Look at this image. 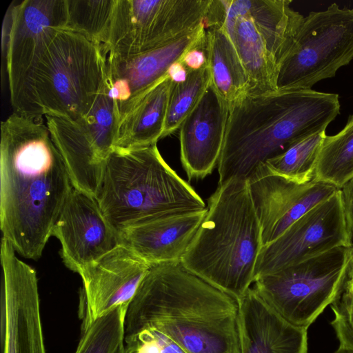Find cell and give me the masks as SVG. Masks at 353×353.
<instances>
[{
  "instance_id": "cell-29",
  "label": "cell",
  "mask_w": 353,
  "mask_h": 353,
  "mask_svg": "<svg viewBox=\"0 0 353 353\" xmlns=\"http://www.w3.org/2000/svg\"><path fill=\"white\" fill-rule=\"evenodd\" d=\"M143 339L154 340L159 345L161 353H186L173 340L154 330H144L130 337L124 339V344H128L134 341Z\"/></svg>"
},
{
  "instance_id": "cell-33",
  "label": "cell",
  "mask_w": 353,
  "mask_h": 353,
  "mask_svg": "<svg viewBox=\"0 0 353 353\" xmlns=\"http://www.w3.org/2000/svg\"><path fill=\"white\" fill-rule=\"evenodd\" d=\"M345 288L353 293V267L352 265Z\"/></svg>"
},
{
  "instance_id": "cell-16",
  "label": "cell",
  "mask_w": 353,
  "mask_h": 353,
  "mask_svg": "<svg viewBox=\"0 0 353 353\" xmlns=\"http://www.w3.org/2000/svg\"><path fill=\"white\" fill-rule=\"evenodd\" d=\"M205 34L206 26L201 25L177 39L136 55L120 57L107 54L106 81L119 116L127 105L165 77L174 63L202 45Z\"/></svg>"
},
{
  "instance_id": "cell-12",
  "label": "cell",
  "mask_w": 353,
  "mask_h": 353,
  "mask_svg": "<svg viewBox=\"0 0 353 353\" xmlns=\"http://www.w3.org/2000/svg\"><path fill=\"white\" fill-rule=\"evenodd\" d=\"M341 190L292 223L279 237L263 246L254 280L337 247H351Z\"/></svg>"
},
{
  "instance_id": "cell-3",
  "label": "cell",
  "mask_w": 353,
  "mask_h": 353,
  "mask_svg": "<svg viewBox=\"0 0 353 353\" xmlns=\"http://www.w3.org/2000/svg\"><path fill=\"white\" fill-rule=\"evenodd\" d=\"M340 112L339 96L309 90H247L229 106L219 184L248 179L259 165L313 134Z\"/></svg>"
},
{
  "instance_id": "cell-19",
  "label": "cell",
  "mask_w": 353,
  "mask_h": 353,
  "mask_svg": "<svg viewBox=\"0 0 353 353\" xmlns=\"http://www.w3.org/2000/svg\"><path fill=\"white\" fill-rule=\"evenodd\" d=\"M206 212L207 208L201 212L132 226L119 233L120 243L150 265L181 261Z\"/></svg>"
},
{
  "instance_id": "cell-10",
  "label": "cell",
  "mask_w": 353,
  "mask_h": 353,
  "mask_svg": "<svg viewBox=\"0 0 353 353\" xmlns=\"http://www.w3.org/2000/svg\"><path fill=\"white\" fill-rule=\"evenodd\" d=\"M201 0H116L106 52L127 57L157 48L203 24Z\"/></svg>"
},
{
  "instance_id": "cell-2",
  "label": "cell",
  "mask_w": 353,
  "mask_h": 353,
  "mask_svg": "<svg viewBox=\"0 0 353 353\" xmlns=\"http://www.w3.org/2000/svg\"><path fill=\"white\" fill-rule=\"evenodd\" d=\"M238 302L181 261L150 265L124 321V339L158 331L186 353H240Z\"/></svg>"
},
{
  "instance_id": "cell-20",
  "label": "cell",
  "mask_w": 353,
  "mask_h": 353,
  "mask_svg": "<svg viewBox=\"0 0 353 353\" xmlns=\"http://www.w3.org/2000/svg\"><path fill=\"white\" fill-rule=\"evenodd\" d=\"M174 83L168 74L120 112L114 148L132 149L157 144L163 136Z\"/></svg>"
},
{
  "instance_id": "cell-6",
  "label": "cell",
  "mask_w": 353,
  "mask_h": 353,
  "mask_svg": "<svg viewBox=\"0 0 353 353\" xmlns=\"http://www.w3.org/2000/svg\"><path fill=\"white\" fill-rule=\"evenodd\" d=\"M107 54L79 33L57 30L29 76L21 114L83 119L103 83Z\"/></svg>"
},
{
  "instance_id": "cell-25",
  "label": "cell",
  "mask_w": 353,
  "mask_h": 353,
  "mask_svg": "<svg viewBox=\"0 0 353 353\" xmlns=\"http://www.w3.org/2000/svg\"><path fill=\"white\" fill-rule=\"evenodd\" d=\"M325 131L307 137L265 163L276 174L299 183L312 181Z\"/></svg>"
},
{
  "instance_id": "cell-11",
  "label": "cell",
  "mask_w": 353,
  "mask_h": 353,
  "mask_svg": "<svg viewBox=\"0 0 353 353\" xmlns=\"http://www.w3.org/2000/svg\"><path fill=\"white\" fill-rule=\"evenodd\" d=\"M14 1L5 14L1 51L5 57L13 112L23 110L28 79L57 30L67 23L65 0Z\"/></svg>"
},
{
  "instance_id": "cell-35",
  "label": "cell",
  "mask_w": 353,
  "mask_h": 353,
  "mask_svg": "<svg viewBox=\"0 0 353 353\" xmlns=\"http://www.w3.org/2000/svg\"><path fill=\"white\" fill-rule=\"evenodd\" d=\"M334 353H353V352L339 347Z\"/></svg>"
},
{
  "instance_id": "cell-7",
  "label": "cell",
  "mask_w": 353,
  "mask_h": 353,
  "mask_svg": "<svg viewBox=\"0 0 353 353\" xmlns=\"http://www.w3.org/2000/svg\"><path fill=\"white\" fill-rule=\"evenodd\" d=\"M223 27L249 77L248 90H276L280 67L304 17L289 0H223Z\"/></svg>"
},
{
  "instance_id": "cell-34",
  "label": "cell",
  "mask_w": 353,
  "mask_h": 353,
  "mask_svg": "<svg viewBox=\"0 0 353 353\" xmlns=\"http://www.w3.org/2000/svg\"><path fill=\"white\" fill-rule=\"evenodd\" d=\"M115 353H128L126 348L125 347L124 343L120 346Z\"/></svg>"
},
{
  "instance_id": "cell-17",
  "label": "cell",
  "mask_w": 353,
  "mask_h": 353,
  "mask_svg": "<svg viewBox=\"0 0 353 353\" xmlns=\"http://www.w3.org/2000/svg\"><path fill=\"white\" fill-rule=\"evenodd\" d=\"M229 103L212 84L179 128L180 157L189 179L210 174L222 152Z\"/></svg>"
},
{
  "instance_id": "cell-31",
  "label": "cell",
  "mask_w": 353,
  "mask_h": 353,
  "mask_svg": "<svg viewBox=\"0 0 353 353\" xmlns=\"http://www.w3.org/2000/svg\"><path fill=\"white\" fill-rule=\"evenodd\" d=\"M346 221L353 241V177L341 189Z\"/></svg>"
},
{
  "instance_id": "cell-9",
  "label": "cell",
  "mask_w": 353,
  "mask_h": 353,
  "mask_svg": "<svg viewBox=\"0 0 353 353\" xmlns=\"http://www.w3.org/2000/svg\"><path fill=\"white\" fill-rule=\"evenodd\" d=\"M353 59V8L331 4L304 17L295 41L283 61L277 90H309L334 77Z\"/></svg>"
},
{
  "instance_id": "cell-22",
  "label": "cell",
  "mask_w": 353,
  "mask_h": 353,
  "mask_svg": "<svg viewBox=\"0 0 353 353\" xmlns=\"http://www.w3.org/2000/svg\"><path fill=\"white\" fill-rule=\"evenodd\" d=\"M353 177V115L342 130L326 135L319 154L312 181L341 189Z\"/></svg>"
},
{
  "instance_id": "cell-13",
  "label": "cell",
  "mask_w": 353,
  "mask_h": 353,
  "mask_svg": "<svg viewBox=\"0 0 353 353\" xmlns=\"http://www.w3.org/2000/svg\"><path fill=\"white\" fill-rule=\"evenodd\" d=\"M16 254L1 242V353H46L37 272Z\"/></svg>"
},
{
  "instance_id": "cell-8",
  "label": "cell",
  "mask_w": 353,
  "mask_h": 353,
  "mask_svg": "<svg viewBox=\"0 0 353 353\" xmlns=\"http://www.w3.org/2000/svg\"><path fill=\"white\" fill-rule=\"evenodd\" d=\"M351 247H337L255 279L253 288L290 323L305 328L343 292L352 267Z\"/></svg>"
},
{
  "instance_id": "cell-32",
  "label": "cell",
  "mask_w": 353,
  "mask_h": 353,
  "mask_svg": "<svg viewBox=\"0 0 353 353\" xmlns=\"http://www.w3.org/2000/svg\"><path fill=\"white\" fill-rule=\"evenodd\" d=\"M188 72V70L182 64L181 61H179L170 68L168 74L174 82H180L186 79Z\"/></svg>"
},
{
  "instance_id": "cell-26",
  "label": "cell",
  "mask_w": 353,
  "mask_h": 353,
  "mask_svg": "<svg viewBox=\"0 0 353 353\" xmlns=\"http://www.w3.org/2000/svg\"><path fill=\"white\" fill-rule=\"evenodd\" d=\"M210 84L211 76L208 63L200 69L188 70L184 81L174 83L162 138L180 128Z\"/></svg>"
},
{
  "instance_id": "cell-21",
  "label": "cell",
  "mask_w": 353,
  "mask_h": 353,
  "mask_svg": "<svg viewBox=\"0 0 353 353\" xmlns=\"http://www.w3.org/2000/svg\"><path fill=\"white\" fill-rule=\"evenodd\" d=\"M205 50L211 84L230 105L248 90L250 81L240 57L223 25L206 29Z\"/></svg>"
},
{
  "instance_id": "cell-36",
  "label": "cell",
  "mask_w": 353,
  "mask_h": 353,
  "mask_svg": "<svg viewBox=\"0 0 353 353\" xmlns=\"http://www.w3.org/2000/svg\"><path fill=\"white\" fill-rule=\"evenodd\" d=\"M351 254H352V267H353V245L352 246V248H351Z\"/></svg>"
},
{
  "instance_id": "cell-15",
  "label": "cell",
  "mask_w": 353,
  "mask_h": 353,
  "mask_svg": "<svg viewBox=\"0 0 353 353\" xmlns=\"http://www.w3.org/2000/svg\"><path fill=\"white\" fill-rule=\"evenodd\" d=\"M150 265L119 244L79 272L82 326L121 306L128 307Z\"/></svg>"
},
{
  "instance_id": "cell-14",
  "label": "cell",
  "mask_w": 353,
  "mask_h": 353,
  "mask_svg": "<svg viewBox=\"0 0 353 353\" xmlns=\"http://www.w3.org/2000/svg\"><path fill=\"white\" fill-rule=\"evenodd\" d=\"M52 236L61 243L65 265L78 274L121 244L119 234L103 216L96 198L73 186Z\"/></svg>"
},
{
  "instance_id": "cell-23",
  "label": "cell",
  "mask_w": 353,
  "mask_h": 353,
  "mask_svg": "<svg viewBox=\"0 0 353 353\" xmlns=\"http://www.w3.org/2000/svg\"><path fill=\"white\" fill-rule=\"evenodd\" d=\"M118 121L117 104L109 94L105 75L103 83L92 109L83 119L76 122L97 159L104 165L114 149Z\"/></svg>"
},
{
  "instance_id": "cell-28",
  "label": "cell",
  "mask_w": 353,
  "mask_h": 353,
  "mask_svg": "<svg viewBox=\"0 0 353 353\" xmlns=\"http://www.w3.org/2000/svg\"><path fill=\"white\" fill-rule=\"evenodd\" d=\"M331 307L334 314L331 325L339 347L353 352V293L345 288Z\"/></svg>"
},
{
  "instance_id": "cell-5",
  "label": "cell",
  "mask_w": 353,
  "mask_h": 353,
  "mask_svg": "<svg viewBox=\"0 0 353 353\" xmlns=\"http://www.w3.org/2000/svg\"><path fill=\"white\" fill-rule=\"evenodd\" d=\"M118 232L150 221L197 212L207 207L194 189L165 161L157 144L114 148L96 196Z\"/></svg>"
},
{
  "instance_id": "cell-1",
  "label": "cell",
  "mask_w": 353,
  "mask_h": 353,
  "mask_svg": "<svg viewBox=\"0 0 353 353\" xmlns=\"http://www.w3.org/2000/svg\"><path fill=\"white\" fill-rule=\"evenodd\" d=\"M72 186L43 117L12 112L1 121L0 228L17 254L41 256Z\"/></svg>"
},
{
  "instance_id": "cell-27",
  "label": "cell",
  "mask_w": 353,
  "mask_h": 353,
  "mask_svg": "<svg viewBox=\"0 0 353 353\" xmlns=\"http://www.w3.org/2000/svg\"><path fill=\"white\" fill-rule=\"evenodd\" d=\"M126 310L127 307H117L82 326L75 353H115L124 343Z\"/></svg>"
},
{
  "instance_id": "cell-30",
  "label": "cell",
  "mask_w": 353,
  "mask_h": 353,
  "mask_svg": "<svg viewBox=\"0 0 353 353\" xmlns=\"http://www.w3.org/2000/svg\"><path fill=\"white\" fill-rule=\"evenodd\" d=\"M181 63L188 70H198L205 65L208 63L205 41L202 45L188 52Z\"/></svg>"
},
{
  "instance_id": "cell-18",
  "label": "cell",
  "mask_w": 353,
  "mask_h": 353,
  "mask_svg": "<svg viewBox=\"0 0 353 353\" xmlns=\"http://www.w3.org/2000/svg\"><path fill=\"white\" fill-rule=\"evenodd\" d=\"M240 353H307V329L279 314L250 288L238 301Z\"/></svg>"
},
{
  "instance_id": "cell-24",
  "label": "cell",
  "mask_w": 353,
  "mask_h": 353,
  "mask_svg": "<svg viewBox=\"0 0 353 353\" xmlns=\"http://www.w3.org/2000/svg\"><path fill=\"white\" fill-rule=\"evenodd\" d=\"M65 30L103 47L108 43L116 0H65Z\"/></svg>"
},
{
  "instance_id": "cell-4",
  "label": "cell",
  "mask_w": 353,
  "mask_h": 353,
  "mask_svg": "<svg viewBox=\"0 0 353 353\" xmlns=\"http://www.w3.org/2000/svg\"><path fill=\"white\" fill-rule=\"evenodd\" d=\"M263 246L248 181L232 178L209 198L206 214L181 262L238 302L254 281Z\"/></svg>"
}]
</instances>
